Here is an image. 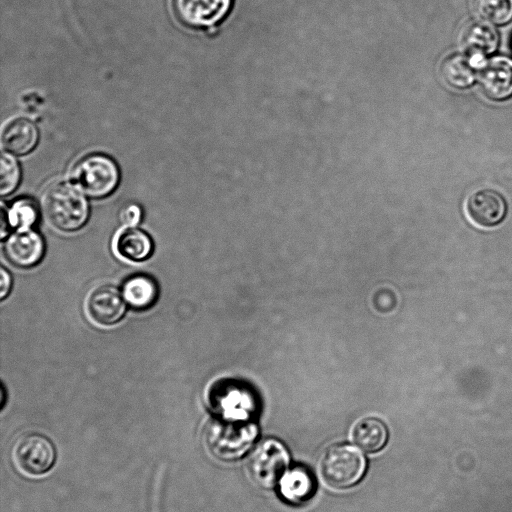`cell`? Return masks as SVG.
Segmentation results:
<instances>
[{
    "instance_id": "cell-1",
    "label": "cell",
    "mask_w": 512,
    "mask_h": 512,
    "mask_svg": "<svg viewBox=\"0 0 512 512\" xmlns=\"http://www.w3.org/2000/svg\"><path fill=\"white\" fill-rule=\"evenodd\" d=\"M85 194L75 185L58 182L49 186L42 198V207L49 223L58 230L80 229L89 217Z\"/></svg>"
},
{
    "instance_id": "cell-2",
    "label": "cell",
    "mask_w": 512,
    "mask_h": 512,
    "mask_svg": "<svg viewBox=\"0 0 512 512\" xmlns=\"http://www.w3.org/2000/svg\"><path fill=\"white\" fill-rule=\"evenodd\" d=\"M258 434L251 422L237 418L211 419L204 432L208 450L218 459L235 460L250 448Z\"/></svg>"
},
{
    "instance_id": "cell-3",
    "label": "cell",
    "mask_w": 512,
    "mask_h": 512,
    "mask_svg": "<svg viewBox=\"0 0 512 512\" xmlns=\"http://www.w3.org/2000/svg\"><path fill=\"white\" fill-rule=\"evenodd\" d=\"M323 481L332 488L344 489L361 480L366 468L363 454L347 444L333 445L320 460Z\"/></svg>"
},
{
    "instance_id": "cell-4",
    "label": "cell",
    "mask_w": 512,
    "mask_h": 512,
    "mask_svg": "<svg viewBox=\"0 0 512 512\" xmlns=\"http://www.w3.org/2000/svg\"><path fill=\"white\" fill-rule=\"evenodd\" d=\"M71 177L85 195L102 198L112 193L118 185L119 170L107 155L90 154L76 163Z\"/></svg>"
},
{
    "instance_id": "cell-5",
    "label": "cell",
    "mask_w": 512,
    "mask_h": 512,
    "mask_svg": "<svg viewBox=\"0 0 512 512\" xmlns=\"http://www.w3.org/2000/svg\"><path fill=\"white\" fill-rule=\"evenodd\" d=\"M288 462L289 455L283 444L267 439L251 453L247 470L255 484L262 488H271L285 474Z\"/></svg>"
},
{
    "instance_id": "cell-6",
    "label": "cell",
    "mask_w": 512,
    "mask_h": 512,
    "mask_svg": "<svg viewBox=\"0 0 512 512\" xmlns=\"http://www.w3.org/2000/svg\"><path fill=\"white\" fill-rule=\"evenodd\" d=\"M11 458L22 474L40 476L54 464L55 449L47 437L36 433L25 434L14 442Z\"/></svg>"
},
{
    "instance_id": "cell-7",
    "label": "cell",
    "mask_w": 512,
    "mask_h": 512,
    "mask_svg": "<svg viewBox=\"0 0 512 512\" xmlns=\"http://www.w3.org/2000/svg\"><path fill=\"white\" fill-rule=\"evenodd\" d=\"M460 46L479 70L486 62V56L493 53L498 45V33L485 20H471L460 32Z\"/></svg>"
},
{
    "instance_id": "cell-8",
    "label": "cell",
    "mask_w": 512,
    "mask_h": 512,
    "mask_svg": "<svg viewBox=\"0 0 512 512\" xmlns=\"http://www.w3.org/2000/svg\"><path fill=\"white\" fill-rule=\"evenodd\" d=\"M126 302L115 286L103 284L92 289L87 296L89 318L96 324L110 326L119 322L126 312Z\"/></svg>"
},
{
    "instance_id": "cell-9",
    "label": "cell",
    "mask_w": 512,
    "mask_h": 512,
    "mask_svg": "<svg viewBox=\"0 0 512 512\" xmlns=\"http://www.w3.org/2000/svg\"><path fill=\"white\" fill-rule=\"evenodd\" d=\"M231 0H172L177 18L193 28L211 27L224 18Z\"/></svg>"
},
{
    "instance_id": "cell-10",
    "label": "cell",
    "mask_w": 512,
    "mask_h": 512,
    "mask_svg": "<svg viewBox=\"0 0 512 512\" xmlns=\"http://www.w3.org/2000/svg\"><path fill=\"white\" fill-rule=\"evenodd\" d=\"M45 251L42 236L32 230L17 229L10 234L4 243V252L11 264L19 268H30L37 265Z\"/></svg>"
},
{
    "instance_id": "cell-11",
    "label": "cell",
    "mask_w": 512,
    "mask_h": 512,
    "mask_svg": "<svg viewBox=\"0 0 512 512\" xmlns=\"http://www.w3.org/2000/svg\"><path fill=\"white\" fill-rule=\"evenodd\" d=\"M478 80L484 94L496 101L512 95V59L495 56L487 59L478 70Z\"/></svg>"
},
{
    "instance_id": "cell-12",
    "label": "cell",
    "mask_w": 512,
    "mask_h": 512,
    "mask_svg": "<svg viewBox=\"0 0 512 512\" xmlns=\"http://www.w3.org/2000/svg\"><path fill=\"white\" fill-rule=\"evenodd\" d=\"M503 197L492 189H479L468 197L466 212L476 225L491 228L500 224L506 216Z\"/></svg>"
},
{
    "instance_id": "cell-13",
    "label": "cell",
    "mask_w": 512,
    "mask_h": 512,
    "mask_svg": "<svg viewBox=\"0 0 512 512\" xmlns=\"http://www.w3.org/2000/svg\"><path fill=\"white\" fill-rule=\"evenodd\" d=\"M115 250L124 259L140 262L153 252V241L143 230L131 226L122 229L115 239Z\"/></svg>"
},
{
    "instance_id": "cell-14",
    "label": "cell",
    "mask_w": 512,
    "mask_h": 512,
    "mask_svg": "<svg viewBox=\"0 0 512 512\" xmlns=\"http://www.w3.org/2000/svg\"><path fill=\"white\" fill-rule=\"evenodd\" d=\"M38 141V130L25 118L11 121L2 134V145L10 153L24 155L33 150Z\"/></svg>"
},
{
    "instance_id": "cell-15",
    "label": "cell",
    "mask_w": 512,
    "mask_h": 512,
    "mask_svg": "<svg viewBox=\"0 0 512 512\" xmlns=\"http://www.w3.org/2000/svg\"><path fill=\"white\" fill-rule=\"evenodd\" d=\"M440 75L450 87L464 89L473 84L478 75V69L466 54L453 53L442 61Z\"/></svg>"
},
{
    "instance_id": "cell-16",
    "label": "cell",
    "mask_w": 512,
    "mask_h": 512,
    "mask_svg": "<svg viewBox=\"0 0 512 512\" xmlns=\"http://www.w3.org/2000/svg\"><path fill=\"white\" fill-rule=\"evenodd\" d=\"M122 295L125 302L137 310L151 307L158 297L156 281L144 274L129 277L122 286Z\"/></svg>"
},
{
    "instance_id": "cell-17",
    "label": "cell",
    "mask_w": 512,
    "mask_h": 512,
    "mask_svg": "<svg viewBox=\"0 0 512 512\" xmlns=\"http://www.w3.org/2000/svg\"><path fill=\"white\" fill-rule=\"evenodd\" d=\"M352 439L362 450L374 453L381 450L388 438V432L383 422L376 418L359 420L352 429Z\"/></svg>"
},
{
    "instance_id": "cell-18",
    "label": "cell",
    "mask_w": 512,
    "mask_h": 512,
    "mask_svg": "<svg viewBox=\"0 0 512 512\" xmlns=\"http://www.w3.org/2000/svg\"><path fill=\"white\" fill-rule=\"evenodd\" d=\"M281 493L293 503L308 500L314 493L315 484L311 475L302 468H295L281 478Z\"/></svg>"
},
{
    "instance_id": "cell-19",
    "label": "cell",
    "mask_w": 512,
    "mask_h": 512,
    "mask_svg": "<svg viewBox=\"0 0 512 512\" xmlns=\"http://www.w3.org/2000/svg\"><path fill=\"white\" fill-rule=\"evenodd\" d=\"M474 9L491 24L503 25L512 19V0H474Z\"/></svg>"
},
{
    "instance_id": "cell-20",
    "label": "cell",
    "mask_w": 512,
    "mask_h": 512,
    "mask_svg": "<svg viewBox=\"0 0 512 512\" xmlns=\"http://www.w3.org/2000/svg\"><path fill=\"white\" fill-rule=\"evenodd\" d=\"M10 226L17 229L31 228L39 216L36 203L30 199H19L7 210Z\"/></svg>"
},
{
    "instance_id": "cell-21",
    "label": "cell",
    "mask_w": 512,
    "mask_h": 512,
    "mask_svg": "<svg viewBox=\"0 0 512 512\" xmlns=\"http://www.w3.org/2000/svg\"><path fill=\"white\" fill-rule=\"evenodd\" d=\"M0 193L2 196L11 194L20 180V168L17 161L8 153L1 156Z\"/></svg>"
},
{
    "instance_id": "cell-22",
    "label": "cell",
    "mask_w": 512,
    "mask_h": 512,
    "mask_svg": "<svg viewBox=\"0 0 512 512\" xmlns=\"http://www.w3.org/2000/svg\"><path fill=\"white\" fill-rule=\"evenodd\" d=\"M141 215L142 213L140 207L136 204H130L121 210L119 218L122 224H124L126 227H131L139 223Z\"/></svg>"
},
{
    "instance_id": "cell-23",
    "label": "cell",
    "mask_w": 512,
    "mask_h": 512,
    "mask_svg": "<svg viewBox=\"0 0 512 512\" xmlns=\"http://www.w3.org/2000/svg\"><path fill=\"white\" fill-rule=\"evenodd\" d=\"M12 285V278L9 272L2 267L1 268V288H0V298L3 300L6 296L9 295Z\"/></svg>"
},
{
    "instance_id": "cell-24",
    "label": "cell",
    "mask_w": 512,
    "mask_h": 512,
    "mask_svg": "<svg viewBox=\"0 0 512 512\" xmlns=\"http://www.w3.org/2000/svg\"><path fill=\"white\" fill-rule=\"evenodd\" d=\"M10 226L8 214L5 207L2 205L0 213V236L5 238L8 235V227Z\"/></svg>"
}]
</instances>
